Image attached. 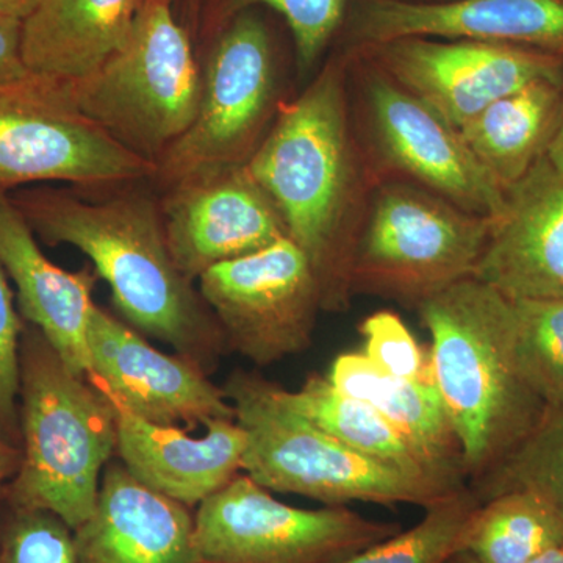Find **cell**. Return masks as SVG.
Returning <instances> with one entry per match:
<instances>
[{"mask_svg":"<svg viewBox=\"0 0 563 563\" xmlns=\"http://www.w3.org/2000/svg\"><path fill=\"white\" fill-rule=\"evenodd\" d=\"M147 181L102 188L43 184L9 196L40 242L68 244L90 258L122 321L210 376L228 342L196 282L174 262L161 196L144 187Z\"/></svg>","mask_w":563,"mask_h":563,"instance_id":"cell-1","label":"cell"},{"mask_svg":"<svg viewBox=\"0 0 563 563\" xmlns=\"http://www.w3.org/2000/svg\"><path fill=\"white\" fill-rule=\"evenodd\" d=\"M247 168L312 266L322 310L344 309L362 221L344 58H333L298 98L280 103Z\"/></svg>","mask_w":563,"mask_h":563,"instance_id":"cell-2","label":"cell"},{"mask_svg":"<svg viewBox=\"0 0 563 563\" xmlns=\"http://www.w3.org/2000/svg\"><path fill=\"white\" fill-rule=\"evenodd\" d=\"M418 309L465 472L487 474L548 412L515 365L512 301L466 277L426 296Z\"/></svg>","mask_w":563,"mask_h":563,"instance_id":"cell-3","label":"cell"},{"mask_svg":"<svg viewBox=\"0 0 563 563\" xmlns=\"http://www.w3.org/2000/svg\"><path fill=\"white\" fill-rule=\"evenodd\" d=\"M21 465L3 501L47 510L70 529L91 517L118 448L113 402L25 322L21 336Z\"/></svg>","mask_w":563,"mask_h":563,"instance_id":"cell-4","label":"cell"},{"mask_svg":"<svg viewBox=\"0 0 563 563\" xmlns=\"http://www.w3.org/2000/svg\"><path fill=\"white\" fill-rule=\"evenodd\" d=\"M244 429L242 472L268 492L328 506L412 504L428 509L463 487L406 472L352 450L282 401L279 385L235 372L224 387Z\"/></svg>","mask_w":563,"mask_h":563,"instance_id":"cell-5","label":"cell"},{"mask_svg":"<svg viewBox=\"0 0 563 563\" xmlns=\"http://www.w3.org/2000/svg\"><path fill=\"white\" fill-rule=\"evenodd\" d=\"M201 87L174 0H144L128 43L88 76L63 81L74 109L154 165L190 128Z\"/></svg>","mask_w":563,"mask_h":563,"instance_id":"cell-6","label":"cell"},{"mask_svg":"<svg viewBox=\"0 0 563 563\" xmlns=\"http://www.w3.org/2000/svg\"><path fill=\"white\" fill-rule=\"evenodd\" d=\"M277 92L268 29L257 14L243 11L218 32L202 66L195 120L155 163L151 184L162 192L247 165L276 120Z\"/></svg>","mask_w":563,"mask_h":563,"instance_id":"cell-7","label":"cell"},{"mask_svg":"<svg viewBox=\"0 0 563 563\" xmlns=\"http://www.w3.org/2000/svg\"><path fill=\"white\" fill-rule=\"evenodd\" d=\"M490 218L409 184L377 190L362 218L351 262V288L420 302L472 277Z\"/></svg>","mask_w":563,"mask_h":563,"instance_id":"cell-8","label":"cell"},{"mask_svg":"<svg viewBox=\"0 0 563 563\" xmlns=\"http://www.w3.org/2000/svg\"><path fill=\"white\" fill-rule=\"evenodd\" d=\"M154 163L125 150L74 109L62 80L29 74L0 84V191L152 180Z\"/></svg>","mask_w":563,"mask_h":563,"instance_id":"cell-9","label":"cell"},{"mask_svg":"<svg viewBox=\"0 0 563 563\" xmlns=\"http://www.w3.org/2000/svg\"><path fill=\"white\" fill-rule=\"evenodd\" d=\"M398 531L346 506H288L242 473L195 514L201 563H336Z\"/></svg>","mask_w":563,"mask_h":563,"instance_id":"cell-10","label":"cell"},{"mask_svg":"<svg viewBox=\"0 0 563 563\" xmlns=\"http://www.w3.org/2000/svg\"><path fill=\"white\" fill-rule=\"evenodd\" d=\"M196 284L229 350L255 365H273L312 343L320 284L290 239L213 266Z\"/></svg>","mask_w":563,"mask_h":563,"instance_id":"cell-11","label":"cell"},{"mask_svg":"<svg viewBox=\"0 0 563 563\" xmlns=\"http://www.w3.org/2000/svg\"><path fill=\"white\" fill-rule=\"evenodd\" d=\"M365 51L377 68L457 131L532 81L563 79V58L509 44L401 38Z\"/></svg>","mask_w":563,"mask_h":563,"instance_id":"cell-12","label":"cell"},{"mask_svg":"<svg viewBox=\"0 0 563 563\" xmlns=\"http://www.w3.org/2000/svg\"><path fill=\"white\" fill-rule=\"evenodd\" d=\"M88 379L143 420L161 426L210 424L235 420L225 396L195 363L166 354L128 322L95 306L88 325Z\"/></svg>","mask_w":563,"mask_h":563,"instance_id":"cell-13","label":"cell"},{"mask_svg":"<svg viewBox=\"0 0 563 563\" xmlns=\"http://www.w3.org/2000/svg\"><path fill=\"white\" fill-rule=\"evenodd\" d=\"M366 103L377 146L398 172L462 209L490 220L499 213L506 191L428 103L377 66L366 76Z\"/></svg>","mask_w":563,"mask_h":563,"instance_id":"cell-14","label":"cell"},{"mask_svg":"<svg viewBox=\"0 0 563 563\" xmlns=\"http://www.w3.org/2000/svg\"><path fill=\"white\" fill-rule=\"evenodd\" d=\"M158 196L169 251L192 282L213 266L288 239L279 210L247 165L184 181Z\"/></svg>","mask_w":563,"mask_h":563,"instance_id":"cell-15","label":"cell"},{"mask_svg":"<svg viewBox=\"0 0 563 563\" xmlns=\"http://www.w3.org/2000/svg\"><path fill=\"white\" fill-rule=\"evenodd\" d=\"M350 38L362 49L401 38L481 41L563 58V0H357Z\"/></svg>","mask_w":563,"mask_h":563,"instance_id":"cell-16","label":"cell"},{"mask_svg":"<svg viewBox=\"0 0 563 563\" xmlns=\"http://www.w3.org/2000/svg\"><path fill=\"white\" fill-rule=\"evenodd\" d=\"M472 277L509 301L563 299V174L544 155L507 188Z\"/></svg>","mask_w":563,"mask_h":563,"instance_id":"cell-17","label":"cell"},{"mask_svg":"<svg viewBox=\"0 0 563 563\" xmlns=\"http://www.w3.org/2000/svg\"><path fill=\"white\" fill-rule=\"evenodd\" d=\"M73 542L76 563H201L190 507L141 484L121 461L103 470L95 512Z\"/></svg>","mask_w":563,"mask_h":563,"instance_id":"cell-18","label":"cell"},{"mask_svg":"<svg viewBox=\"0 0 563 563\" xmlns=\"http://www.w3.org/2000/svg\"><path fill=\"white\" fill-rule=\"evenodd\" d=\"M109 398L117 412L118 457L152 490L191 509L242 473L247 437L235 420L211 421L203 435L191 437L143 420Z\"/></svg>","mask_w":563,"mask_h":563,"instance_id":"cell-19","label":"cell"},{"mask_svg":"<svg viewBox=\"0 0 563 563\" xmlns=\"http://www.w3.org/2000/svg\"><path fill=\"white\" fill-rule=\"evenodd\" d=\"M0 263L16 287L22 320L35 325L73 372H91L88 325L99 276L92 266L66 272L41 251L35 233L0 191Z\"/></svg>","mask_w":563,"mask_h":563,"instance_id":"cell-20","label":"cell"},{"mask_svg":"<svg viewBox=\"0 0 563 563\" xmlns=\"http://www.w3.org/2000/svg\"><path fill=\"white\" fill-rule=\"evenodd\" d=\"M329 383L372 406L437 477L465 487L461 446L432 376L396 379L377 369L363 352L339 355L328 373Z\"/></svg>","mask_w":563,"mask_h":563,"instance_id":"cell-21","label":"cell"},{"mask_svg":"<svg viewBox=\"0 0 563 563\" xmlns=\"http://www.w3.org/2000/svg\"><path fill=\"white\" fill-rule=\"evenodd\" d=\"M144 0H41L22 22V60L32 74L79 80L128 43Z\"/></svg>","mask_w":563,"mask_h":563,"instance_id":"cell-22","label":"cell"},{"mask_svg":"<svg viewBox=\"0 0 563 563\" xmlns=\"http://www.w3.org/2000/svg\"><path fill=\"white\" fill-rule=\"evenodd\" d=\"M562 98L563 79L532 81L493 102L459 131L504 191L543 157Z\"/></svg>","mask_w":563,"mask_h":563,"instance_id":"cell-23","label":"cell"},{"mask_svg":"<svg viewBox=\"0 0 563 563\" xmlns=\"http://www.w3.org/2000/svg\"><path fill=\"white\" fill-rule=\"evenodd\" d=\"M279 395L295 412L352 450L406 472L443 481L428 468L412 446L372 406L343 395L329 383L328 377L310 374L301 388L290 391L279 387Z\"/></svg>","mask_w":563,"mask_h":563,"instance_id":"cell-24","label":"cell"},{"mask_svg":"<svg viewBox=\"0 0 563 563\" xmlns=\"http://www.w3.org/2000/svg\"><path fill=\"white\" fill-rule=\"evenodd\" d=\"M563 543L559 515L528 490H509L481 504L462 553L476 563H529Z\"/></svg>","mask_w":563,"mask_h":563,"instance_id":"cell-25","label":"cell"},{"mask_svg":"<svg viewBox=\"0 0 563 563\" xmlns=\"http://www.w3.org/2000/svg\"><path fill=\"white\" fill-rule=\"evenodd\" d=\"M481 504L476 492L463 487L428 507L412 528L336 563H448L462 553Z\"/></svg>","mask_w":563,"mask_h":563,"instance_id":"cell-26","label":"cell"},{"mask_svg":"<svg viewBox=\"0 0 563 563\" xmlns=\"http://www.w3.org/2000/svg\"><path fill=\"white\" fill-rule=\"evenodd\" d=\"M509 490L542 498L563 523V410H548L539 424L487 473L481 501Z\"/></svg>","mask_w":563,"mask_h":563,"instance_id":"cell-27","label":"cell"},{"mask_svg":"<svg viewBox=\"0 0 563 563\" xmlns=\"http://www.w3.org/2000/svg\"><path fill=\"white\" fill-rule=\"evenodd\" d=\"M515 365L548 410H563V299L512 301Z\"/></svg>","mask_w":563,"mask_h":563,"instance_id":"cell-28","label":"cell"},{"mask_svg":"<svg viewBox=\"0 0 563 563\" xmlns=\"http://www.w3.org/2000/svg\"><path fill=\"white\" fill-rule=\"evenodd\" d=\"M255 5L268 7L287 22L299 70L306 74L342 25L350 0H220L210 22L220 32L232 18Z\"/></svg>","mask_w":563,"mask_h":563,"instance_id":"cell-29","label":"cell"},{"mask_svg":"<svg viewBox=\"0 0 563 563\" xmlns=\"http://www.w3.org/2000/svg\"><path fill=\"white\" fill-rule=\"evenodd\" d=\"M0 563H76L73 529L47 510L2 501Z\"/></svg>","mask_w":563,"mask_h":563,"instance_id":"cell-30","label":"cell"},{"mask_svg":"<svg viewBox=\"0 0 563 563\" xmlns=\"http://www.w3.org/2000/svg\"><path fill=\"white\" fill-rule=\"evenodd\" d=\"M363 354L387 376L422 379L431 376L429 357L398 314L383 310L361 324Z\"/></svg>","mask_w":563,"mask_h":563,"instance_id":"cell-31","label":"cell"},{"mask_svg":"<svg viewBox=\"0 0 563 563\" xmlns=\"http://www.w3.org/2000/svg\"><path fill=\"white\" fill-rule=\"evenodd\" d=\"M14 299L9 276L0 263V432L21 448V336L25 321Z\"/></svg>","mask_w":563,"mask_h":563,"instance_id":"cell-32","label":"cell"},{"mask_svg":"<svg viewBox=\"0 0 563 563\" xmlns=\"http://www.w3.org/2000/svg\"><path fill=\"white\" fill-rule=\"evenodd\" d=\"M29 74L22 60V21L0 16V84L24 79Z\"/></svg>","mask_w":563,"mask_h":563,"instance_id":"cell-33","label":"cell"},{"mask_svg":"<svg viewBox=\"0 0 563 563\" xmlns=\"http://www.w3.org/2000/svg\"><path fill=\"white\" fill-rule=\"evenodd\" d=\"M21 465V448L11 443L0 432V504L5 498L7 487L16 476Z\"/></svg>","mask_w":563,"mask_h":563,"instance_id":"cell-34","label":"cell"},{"mask_svg":"<svg viewBox=\"0 0 563 563\" xmlns=\"http://www.w3.org/2000/svg\"><path fill=\"white\" fill-rule=\"evenodd\" d=\"M544 157L553 165L554 169L563 174V98L558 122H555L554 132L551 135L550 143H548Z\"/></svg>","mask_w":563,"mask_h":563,"instance_id":"cell-35","label":"cell"},{"mask_svg":"<svg viewBox=\"0 0 563 563\" xmlns=\"http://www.w3.org/2000/svg\"><path fill=\"white\" fill-rule=\"evenodd\" d=\"M40 2L41 0H0V16L24 22Z\"/></svg>","mask_w":563,"mask_h":563,"instance_id":"cell-36","label":"cell"},{"mask_svg":"<svg viewBox=\"0 0 563 563\" xmlns=\"http://www.w3.org/2000/svg\"><path fill=\"white\" fill-rule=\"evenodd\" d=\"M529 563H563V543L544 551L543 554H540L539 558L533 559Z\"/></svg>","mask_w":563,"mask_h":563,"instance_id":"cell-37","label":"cell"},{"mask_svg":"<svg viewBox=\"0 0 563 563\" xmlns=\"http://www.w3.org/2000/svg\"><path fill=\"white\" fill-rule=\"evenodd\" d=\"M448 563H476V562H474L473 559L470 558V555H466L465 553H459L457 555H455V558L451 559V561Z\"/></svg>","mask_w":563,"mask_h":563,"instance_id":"cell-38","label":"cell"}]
</instances>
